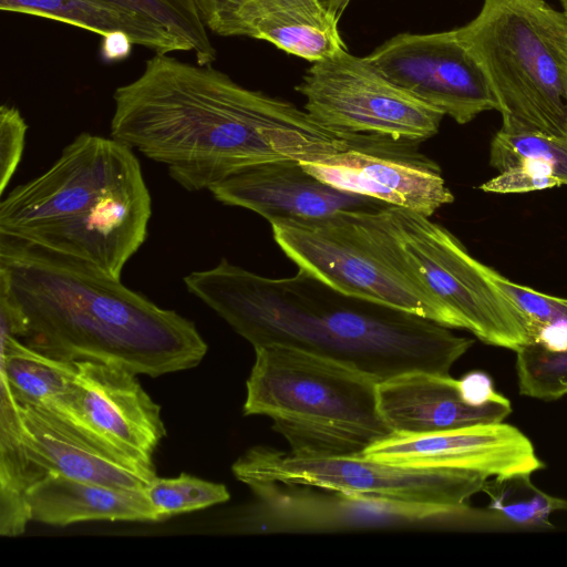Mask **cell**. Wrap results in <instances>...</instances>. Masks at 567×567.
<instances>
[{
	"instance_id": "obj_31",
	"label": "cell",
	"mask_w": 567,
	"mask_h": 567,
	"mask_svg": "<svg viewBox=\"0 0 567 567\" xmlns=\"http://www.w3.org/2000/svg\"><path fill=\"white\" fill-rule=\"evenodd\" d=\"M28 125L20 111L11 105L0 107V193L14 175L24 148Z\"/></svg>"
},
{
	"instance_id": "obj_8",
	"label": "cell",
	"mask_w": 567,
	"mask_h": 567,
	"mask_svg": "<svg viewBox=\"0 0 567 567\" xmlns=\"http://www.w3.org/2000/svg\"><path fill=\"white\" fill-rule=\"evenodd\" d=\"M379 216L402 265L450 312L456 329L513 351L528 343L520 312L451 231L404 207Z\"/></svg>"
},
{
	"instance_id": "obj_21",
	"label": "cell",
	"mask_w": 567,
	"mask_h": 567,
	"mask_svg": "<svg viewBox=\"0 0 567 567\" xmlns=\"http://www.w3.org/2000/svg\"><path fill=\"white\" fill-rule=\"evenodd\" d=\"M0 9L61 21L102 37L122 31L134 44L156 54L185 51L176 39L157 27L107 10L89 0H0Z\"/></svg>"
},
{
	"instance_id": "obj_19",
	"label": "cell",
	"mask_w": 567,
	"mask_h": 567,
	"mask_svg": "<svg viewBox=\"0 0 567 567\" xmlns=\"http://www.w3.org/2000/svg\"><path fill=\"white\" fill-rule=\"evenodd\" d=\"M339 19L319 0H244L217 34L265 40L313 63L347 49Z\"/></svg>"
},
{
	"instance_id": "obj_22",
	"label": "cell",
	"mask_w": 567,
	"mask_h": 567,
	"mask_svg": "<svg viewBox=\"0 0 567 567\" xmlns=\"http://www.w3.org/2000/svg\"><path fill=\"white\" fill-rule=\"evenodd\" d=\"M47 473L32 461L19 434L9 391L0 388V535L16 537L30 522L25 496Z\"/></svg>"
},
{
	"instance_id": "obj_5",
	"label": "cell",
	"mask_w": 567,
	"mask_h": 567,
	"mask_svg": "<svg viewBox=\"0 0 567 567\" xmlns=\"http://www.w3.org/2000/svg\"><path fill=\"white\" fill-rule=\"evenodd\" d=\"M243 413L264 415L303 457L363 456L393 435L379 410L378 381L306 350L255 347Z\"/></svg>"
},
{
	"instance_id": "obj_17",
	"label": "cell",
	"mask_w": 567,
	"mask_h": 567,
	"mask_svg": "<svg viewBox=\"0 0 567 567\" xmlns=\"http://www.w3.org/2000/svg\"><path fill=\"white\" fill-rule=\"evenodd\" d=\"M9 393L22 443L47 475L128 489H144L156 477L154 464L127 457L48 408Z\"/></svg>"
},
{
	"instance_id": "obj_9",
	"label": "cell",
	"mask_w": 567,
	"mask_h": 567,
	"mask_svg": "<svg viewBox=\"0 0 567 567\" xmlns=\"http://www.w3.org/2000/svg\"><path fill=\"white\" fill-rule=\"evenodd\" d=\"M231 471L247 486L300 484L444 507L468 506L489 478L477 471L395 465L365 456L303 457L261 445L239 456Z\"/></svg>"
},
{
	"instance_id": "obj_16",
	"label": "cell",
	"mask_w": 567,
	"mask_h": 567,
	"mask_svg": "<svg viewBox=\"0 0 567 567\" xmlns=\"http://www.w3.org/2000/svg\"><path fill=\"white\" fill-rule=\"evenodd\" d=\"M363 456L395 465L477 471L488 477L532 475L544 467L530 440L504 422L393 434L370 446Z\"/></svg>"
},
{
	"instance_id": "obj_24",
	"label": "cell",
	"mask_w": 567,
	"mask_h": 567,
	"mask_svg": "<svg viewBox=\"0 0 567 567\" xmlns=\"http://www.w3.org/2000/svg\"><path fill=\"white\" fill-rule=\"evenodd\" d=\"M116 13L127 16L165 31L185 49L195 53L197 64L216 59L207 27L196 0H89Z\"/></svg>"
},
{
	"instance_id": "obj_35",
	"label": "cell",
	"mask_w": 567,
	"mask_h": 567,
	"mask_svg": "<svg viewBox=\"0 0 567 567\" xmlns=\"http://www.w3.org/2000/svg\"><path fill=\"white\" fill-rule=\"evenodd\" d=\"M559 2L563 8V13L567 17V0H559Z\"/></svg>"
},
{
	"instance_id": "obj_11",
	"label": "cell",
	"mask_w": 567,
	"mask_h": 567,
	"mask_svg": "<svg viewBox=\"0 0 567 567\" xmlns=\"http://www.w3.org/2000/svg\"><path fill=\"white\" fill-rule=\"evenodd\" d=\"M296 91L313 120L338 132L421 143L439 132L444 117L348 49L313 62Z\"/></svg>"
},
{
	"instance_id": "obj_29",
	"label": "cell",
	"mask_w": 567,
	"mask_h": 567,
	"mask_svg": "<svg viewBox=\"0 0 567 567\" xmlns=\"http://www.w3.org/2000/svg\"><path fill=\"white\" fill-rule=\"evenodd\" d=\"M515 352L520 394L544 401L567 394V350L551 352L527 343Z\"/></svg>"
},
{
	"instance_id": "obj_18",
	"label": "cell",
	"mask_w": 567,
	"mask_h": 567,
	"mask_svg": "<svg viewBox=\"0 0 567 567\" xmlns=\"http://www.w3.org/2000/svg\"><path fill=\"white\" fill-rule=\"evenodd\" d=\"M378 403L385 423L399 435L503 422L512 413L508 400L483 406L467 404L457 379L427 371L408 372L378 383Z\"/></svg>"
},
{
	"instance_id": "obj_33",
	"label": "cell",
	"mask_w": 567,
	"mask_h": 567,
	"mask_svg": "<svg viewBox=\"0 0 567 567\" xmlns=\"http://www.w3.org/2000/svg\"><path fill=\"white\" fill-rule=\"evenodd\" d=\"M457 384L462 399L474 406L508 400L494 389L492 378L483 371L467 372L461 379H457Z\"/></svg>"
},
{
	"instance_id": "obj_4",
	"label": "cell",
	"mask_w": 567,
	"mask_h": 567,
	"mask_svg": "<svg viewBox=\"0 0 567 567\" xmlns=\"http://www.w3.org/2000/svg\"><path fill=\"white\" fill-rule=\"evenodd\" d=\"M152 198L133 148L83 132L0 203V234L121 280L147 237Z\"/></svg>"
},
{
	"instance_id": "obj_7",
	"label": "cell",
	"mask_w": 567,
	"mask_h": 567,
	"mask_svg": "<svg viewBox=\"0 0 567 567\" xmlns=\"http://www.w3.org/2000/svg\"><path fill=\"white\" fill-rule=\"evenodd\" d=\"M379 213L346 212L271 229L290 260L333 288L456 328L450 312L402 265Z\"/></svg>"
},
{
	"instance_id": "obj_12",
	"label": "cell",
	"mask_w": 567,
	"mask_h": 567,
	"mask_svg": "<svg viewBox=\"0 0 567 567\" xmlns=\"http://www.w3.org/2000/svg\"><path fill=\"white\" fill-rule=\"evenodd\" d=\"M365 58L392 83L458 124L497 111L484 70L453 30L401 33Z\"/></svg>"
},
{
	"instance_id": "obj_14",
	"label": "cell",
	"mask_w": 567,
	"mask_h": 567,
	"mask_svg": "<svg viewBox=\"0 0 567 567\" xmlns=\"http://www.w3.org/2000/svg\"><path fill=\"white\" fill-rule=\"evenodd\" d=\"M419 144L369 135L359 146L301 164L336 188L430 217L453 203L454 195L440 166L420 152Z\"/></svg>"
},
{
	"instance_id": "obj_23",
	"label": "cell",
	"mask_w": 567,
	"mask_h": 567,
	"mask_svg": "<svg viewBox=\"0 0 567 567\" xmlns=\"http://www.w3.org/2000/svg\"><path fill=\"white\" fill-rule=\"evenodd\" d=\"M75 374V361L49 357L1 334L0 379L14 396L48 405L70 392Z\"/></svg>"
},
{
	"instance_id": "obj_27",
	"label": "cell",
	"mask_w": 567,
	"mask_h": 567,
	"mask_svg": "<svg viewBox=\"0 0 567 567\" xmlns=\"http://www.w3.org/2000/svg\"><path fill=\"white\" fill-rule=\"evenodd\" d=\"M535 159L567 185V142L535 131H499L489 148V165L503 172L520 161Z\"/></svg>"
},
{
	"instance_id": "obj_32",
	"label": "cell",
	"mask_w": 567,
	"mask_h": 567,
	"mask_svg": "<svg viewBox=\"0 0 567 567\" xmlns=\"http://www.w3.org/2000/svg\"><path fill=\"white\" fill-rule=\"evenodd\" d=\"M244 0H196L207 29L217 33L221 24ZM330 12L341 17L352 0H319Z\"/></svg>"
},
{
	"instance_id": "obj_2",
	"label": "cell",
	"mask_w": 567,
	"mask_h": 567,
	"mask_svg": "<svg viewBox=\"0 0 567 567\" xmlns=\"http://www.w3.org/2000/svg\"><path fill=\"white\" fill-rule=\"evenodd\" d=\"M1 334L68 361L159 377L197 367L195 323L73 258L0 234Z\"/></svg>"
},
{
	"instance_id": "obj_13",
	"label": "cell",
	"mask_w": 567,
	"mask_h": 567,
	"mask_svg": "<svg viewBox=\"0 0 567 567\" xmlns=\"http://www.w3.org/2000/svg\"><path fill=\"white\" fill-rule=\"evenodd\" d=\"M70 392L43 405L116 452L146 464L166 435L161 406L136 374L112 363L75 361ZM42 405V404H41Z\"/></svg>"
},
{
	"instance_id": "obj_28",
	"label": "cell",
	"mask_w": 567,
	"mask_h": 567,
	"mask_svg": "<svg viewBox=\"0 0 567 567\" xmlns=\"http://www.w3.org/2000/svg\"><path fill=\"white\" fill-rule=\"evenodd\" d=\"M144 493L162 522L183 513L227 502L230 494L224 484L208 482L186 473L177 477H155Z\"/></svg>"
},
{
	"instance_id": "obj_10",
	"label": "cell",
	"mask_w": 567,
	"mask_h": 567,
	"mask_svg": "<svg viewBox=\"0 0 567 567\" xmlns=\"http://www.w3.org/2000/svg\"><path fill=\"white\" fill-rule=\"evenodd\" d=\"M255 502L243 528L259 534L460 529L483 524L482 511L444 507L300 484L249 486Z\"/></svg>"
},
{
	"instance_id": "obj_1",
	"label": "cell",
	"mask_w": 567,
	"mask_h": 567,
	"mask_svg": "<svg viewBox=\"0 0 567 567\" xmlns=\"http://www.w3.org/2000/svg\"><path fill=\"white\" fill-rule=\"evenodd\" d=\"M111 136L164 164L188 192L249 166L313 162L360 145L364 134L330 130L290 102L246 89L210 64L155 54L113 94Z\"/></svg>"
},
{
	"instance_id": "obj_20",
	"label": "cell",
	"mask_w": 567,
	"mask_h": 567,
	"mask_svg": "<svg viewBox=\"0 0 567 567\" xmlns=\"http://www.w3.org/2000/svg\"><path fill=\"white\" fill-rule=\"evenodd\" d=\"M30 522L66 526L92 520L162 522L144 489L113 487L49 473L27 493Z\"/></svg>"
},
{
	"instance_id": "obj_26",
	"label": "cell",
	"mask_w": 567,
	"mask_h": 567,
	"mask_svg": "<svg viewBox=\"0 0 567 567\" xmlns=\"http://www.w3.org/2000/svg\"><path fill=\"white\" fill-rule=\"evenodd\" d=\"M484 271L520 312L528 332V343L551 352L567 350V298L546 295L514 282L485 264Z\"/></svg>"
},
{
	"instance_id": "obj_3",
	"label": "cell",
	"mask_w": 567,
	"mask_h": 567,
	"mask_svg": "<svg viewBox=\"0 0 567 567\" xmlns=\"http://www.w3.org/2000/svg\"><path fill=\"white\" fill-rule=\"evenodd\" d=\"M183 281L254 348L290 346L379 383L413 371L449 374L474 343L430 319L344 293L302 268L269 278L221 259Z\"/></svg>"
},
{
	"instance_id": "obj_34",
	"label": "cell",
	"mask_w": 567,
	"mask_h": 567,
	"mask_svg": "<svg viewBox=\"0 0 567 567\" xmlns=\"http://www.w3.org/2000/svg\"><path fill=\"white\" fill-rule=\"evenodd\" d=\"M133 44V41L125 32H111L103 37L101 45L102 58L107 62L121 61L130 55Z\"/></svg>"
},
{
	"instance_id": "obj_6",
	"label": "cell",
	"mask_w": 567,
	"mask_h": 567,
	"mask_svg": "<svg viewBox=\"0 0 567 567\" xmlns=\"http://www.w3.org/2000/svg\"><path fill=\"white\" fill-rule=\"evenodd\" d=\"M484 70L502 130L567 142V17L545 0H484L453 30Z\"/></svg>"
},
{
	"instance_id": "obj_25",
	"label": "cell",
	"mask_w": 567,
	"mask_h": 567,
	"mask_svg": "<svg viewBox=\"0 0 567 567\" xmlns=\"http://www.w3.org/2000/svg\"><path fill=\"white\" fill-rule=\"evenodd\" d=\"M489 495L486 514L491 524L517 529L551 528L550 516L567 509V501L537 488L530 474H514L487 480L483 491Z\"/></svg>"
},
{
	"instance_id": "obj_30",
	"label": "cell",
	"mask_w": 567,
	"mask_h": 567,
	"mask_svg": "<svg viewBox=\"0 0 567 567\" xmlns=\"http://www.w3.org/2000/svg\"><path fill=\"white\" fill-rule=\"evenodd\" d=\"M558 186H561V183L550 168L538 161L524 159L484 182L480 188L487 193L518 194Z\"/></svg>"
},
{
	"instance_id": "obj_15",
	"label": "cell",
	"mask_w": 567,
	"mask_h": 567,
	"mask_svg": "<svg viewBox=\"0 0 567 567\" xmlns=\"http://www.w3.org/2000/svg\"><path fill=\"white\" fill-rule=\"evenodd\" d=\"M209 192L217 202L252 210L270 225L316 221L346 212L377 213L392 207L320 181L298 159L249 166L217 183Z\"/></svg>"
}]
</instances>
